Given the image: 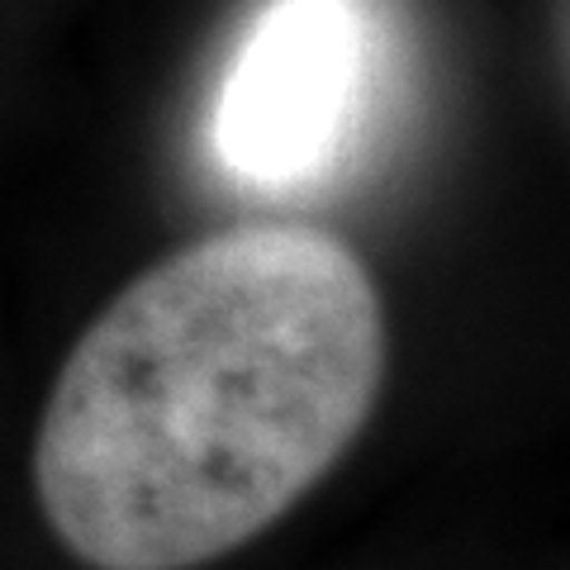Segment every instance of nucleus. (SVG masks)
I'll return each mask as SVG.
<instances>
[{"mask_svg":"<svg viewBox=\"0 0 570 570\" xmlns=\"http://www.w3.org/2000/svg\"><path fill=\"white\" fill-rule=\"evenodd\" d=\"M366 29L352 0H272L214 100V153L262 186L324 171L362 110Z\"/></svg>","mask_w":570,"mask_h":570,"instance_id":"f03ea898","label":"nucleus"},{"mask_svg":"<svg viewBox=\"0 0 570 570\" xmlns=\"http://www.w3.org/2000/svg\"><path fill=\"white\" fill-rule=\"evenodd\" d=\"M385 366V299L343 238H195L124 285L58 366L29 461L39 513L86 570H200L343 461Z\"/></svg>","mask_w":570,"mask_h":570,"instance_id":"f257e3e1","label":"nucleus"}]
</instances>
